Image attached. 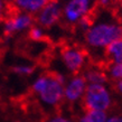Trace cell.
I'll return each mask as SVG.
<instances>
[{
	"label": "cell",
	"mask_w": 122,
	"mask_h": 122,
	"mask_svg": "<svg viewBox=\"0 0 122 122\" xmlns=\"http://www.w3.org/2000/svg\"><path fill=\"white\" fill-rule=\"evenodd\" d=\"M10 71L16 73V74L21 75V76H29L35 72V66H31V65H17V66L11 67Z\"/></svg>",
	"instance_id": "obj_15"
},
{
	"label": "cell",
	"mask_w": 122,
	"mask_h": 122,
	"mask_svg": "<svg viewBox=\"0 0 122 122\" xmlns=\"http://www.w3.org/2000/svg\"><path fill=\"white\" fill-rule=\"evenodd\" d=\"M104 57L107 61V64L122 63V38L112 41L104 49Z\"/></svg>",
	"instance_id": "obj_11"
},
{
	"label": "cell",
	"mask_w": 122,
	"mask_h": 122,
	"mask_svg": "<svg viewBox=\"0 0 122 122\" xmlns=\"http://www.w3.org/2000/svg\"><path fill=\"white\" fill-rule=\"evenodd\" d=\"M45 122H74L72 119L67 118V117H64L63 114H61V113H56L54 115H51V117H48Z\"/></svg>",
	"instance_id": "obj_16"
},
{
	"label": "cell",
	"mask_w": 122,
	"mask_h": 122,
	"mask_svg": "<svg viewBox=\"0 0 122 122\" xmlns=\"http://www.w3.org/2000/svg\"><path fill=\"white\" fill-rule=\"evenodd\" d=\"M122 38V25L113 19H102L95 21L84 33L86 46L93 52L104 51L112 41Z\"/></svg>",
	"instance_id": "obj_2"
},
{
	"label": "cell",
	"mask_w": 122,
	"mask_h": 122,
	"mask_svg": "<svg viewBox=\"0 0 122 122\" xmlns=\"http://www.w3.org/2000/svg\"><path fill=\"white\" fill-rule=\"evenodd\" d=\"M112 89L119 96L122 97V78L121 80H117V81H113L112 83Z\"/></svg>",
	"instance_id": "obj_17"
},
{
	"label": "cell",
	"mask_w": 122,
	"mask_h": 122,
	"mask_svg": "<svg viewBox=\"0 0 122 122\" xmlns=\"http://www.w3.org/2000/svg\"><path fill=\"white\" fill-rule=\"evenodd\" d=\"M66 78L56 71H47L34 82L30 91L44 105L57 109L64 102V85Z\"/></svg>",
	"instance_id": "obj_1"
},
{
	"label": "cell",
	"mask_w": 122,
	"mask_h": 122,
	"mask_svg": "<svg viewBox=\"0 0 122 122\" xmlns=\"http://www.w3.org/2000/svg\"><path fill=\"white\" fill-rule=\"evenodd\" d=\"M62 11L63 7L59 4V0L49 1L44 8H41L35 17V25L41 28H51L62 19Z\"/></svg>",
	"instance_id": "obj_6"
},
{
	"label": "cell",
	"mask_w": 122,
	"mask_h": 122,
	"mask_svg": "<svg viewBox=\"0 0 122 122\" xmlns=\"http://www.w3.org/2000/svg\"><path fill=\"white\" fill-rule=\"evenodd\" d=\"M107 113L97 110H84L76 122H107Z\"/></svg>",
	"instance_id": "obj_12"
},
{
	"label": "cell",
	"mask_w": 122,
	"mask_h": 122,
	"mask_svg": "<svg viewBox=\"0 0 122 122\" xmlns=\"http://www.w3.org/2000/svg\"><path fill=\"white\" fill-rule=\"evenodd\" d=\"M82 75L84 76L87 84H107L110 81L104 67H99L95 65L94 66L86 65V67L82 72Z\"/></svg>",
	"instance_id": "obj_9"
},
{
	"label": "cell",
	"mask_w": 122,
	"mask_h": 122,
	"mask_svg": "<svg viewBox=\"0 0 122 122\" xmlns=\"http://www.w3.org/2000/svg\"><path fill=\"white\" fill-rule=\"evenodd\" d=\"M86 86L87 83L82 74L72 75L70 81L64 85V101L70 104L81 102Z\"/></svg>",
	"instance_id": "obj_7"
},
{
	"label": "cell",
	"mask_w": 122,
	"mask_h": 122,
	"mask_svg": "<svg viewBox=\"0 0 122 122\" xmlns=\"http://www.w3.org/2000/svg\"><path fill=\"white\" fill-rule=\"evenodd\" d=\"M14 122H24V121H20V120H16V121H14Z\"/></svg>",
	"instance_id": "obj_21"
},
{
	"label": "cell",
	"mask_w": 122,
	"mask_h": 122,
	"mask_svg": "<svg viewBox=\"0 0 122 122\" xmlns=\"http://www.w3.org/2000/svg\"><path fill=\"white\" fill-rule=\"evenodd\" d=\"M11 1L22 12L36 15L41 8H44L52 0H11Z\"/></svg>",
	"instance_id": "obj_10"
},
{
	"label": "cell",
	"mask_w": 122,
	"mask_h": 122,
	"mask_svg": "<svg viewBox=\"0 0 122 122\" xmlns=\"http://www.w3.org/2000/svg\"><path fill=\"white\" fill-rule=\"evenodd\" d=\"M6 18V7H5V0H0V24L5 22Z\"/></svg>",
	"instance_id": "obj_18"
},
{
	"label": "cell",
	"mask_w": 122,
	"mask_h": 122,
	"mask_svg": "<svg viewBox=\"0 0 122 122\" xmlns=\"http://www.w3.org/2000/svg\"><path fill=\"white\" fill-rule=\"evenodd\" d=\"M107 122H122V115H112L107 118Z\"/></svg>",
	"instance_id": "obj_19"
},
{
	"label": "cell",
	"mask_w": 122,
	"mask_h": 122,
	"mask_svg": "<svg viewBox=\"0 0 122 122\" xmlns=\"http://www.w3.org/2000/svg\"><path fill=\"white\" fill-rule=\"evenodd\" d=\"M107 75L109 80L117 81L122 78V63H112L107 64Z\"/></svg>",
	"instance_id": "obj_14"
},
{
	"label": "cell",
	"mask_w": 122,
	"mask_h": 122,
	"mask_svg": "<svg viewBox=\"0 0 122 122\" xmlns=\"http://www.w3.org/2000/svg\"><path fill=\"white\" fill-rule=\"evenodd\" d=\"M4 36L5 38H9L17 31H21L25 29H29L35 25V17L31 14L27 12H19L17 15L8 18L4 22Z\"/></svg>",
	"instance_id": "obj_8"
},
{
	"label": "cell",
	"mask_w": 122,
	"mask_h": 122,
	"mask_svg": "<svg viewBox=\"0 0 122 122\" xmlns=\"http://www.w3.org/2000/svg\"><path fill=\"white\" fill-rule=\"evenodd\" d=\"M95 8V0H68L64 5L62 18L67 25H76Z\"/></svg>",
	"instance_id": "obj_5"
},
{
	"label": "cell",
	"mask_w": 122,
	"mask_h": 122,
	"mask_svg": "<svg viewBox=\"0 0 122 122\" xmlns=\"http://www.w3.org/2000/svg\"><path fill=\"white\" fill-rule=\"evenodd\" d=\"M59 55L64 66L72 75L81 74L87 65V52L78 45L63 44L59 48Z\"/></svg>",
	"instance_id": "obj_4"
},
{
	"label": "cell",
	"mask_w": 122,
	"mask_h": 122,
	"mask_svg": "<svg viewBox=\"0 0 122 122\" xmlns=\"http://www.w3.org/2000/svg\"><path fill=\"white\" fill-rule=\"evenodd\" d=\"M27 38L31 41H35V43H44L47 41V37H46L43 28H41L37 25H34L28 29Z\"/></svg>",
	"instance_id": "obj_13"
},
{
	"label": "cell",
	"mask_w": 122,
	"mask_h": 122,
	"mask_svg": "<svg viewBox=\"0 0 122 122\" xmlns=\"http://www.w3.org/2000/svg\"><path fill=\"white\" fill-rule=\"evenodd\" d=\"M113 100L110 90L105 84H87L84 95L81 100V105L84 110L109 111L112 107Z\"/></svg>",
	"instance_id": "obj_3"
},
{
	"label": "cell",
	"mask_w": 122,
	"mask_h": 122,
	"mask_svg": "<svg viewBox=\"0 0 122 122\" xmlns=\"http://www.w3.org/2000/svg\"><path fill=\"white\" fill-rule=\"evenodd\" d=\"M120 7H121V9H122V0H120Z\"/></svg>",
	"instance_id": "obj_20"
}]
</instances>
